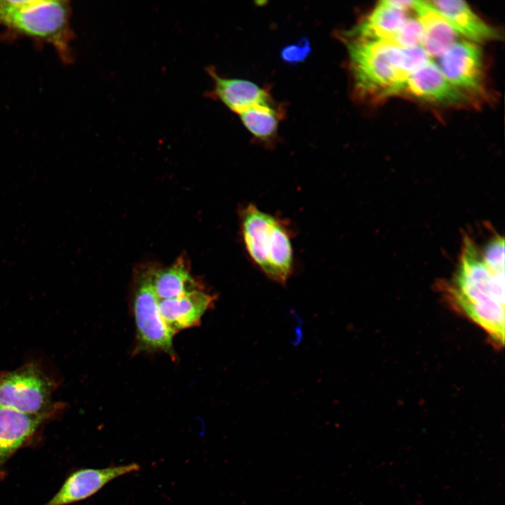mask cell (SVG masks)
<instances>
[{
    "mask_svg": "<svg viewBox=\"0 0 505 505\" xmlns=\"http://www.w3.org/2000/svg\"><path fill=\"white\" fill-rule=\"evenodd\" d=\"M355 84L358 90L389 96L405 90L409 74L403 48L387 41L356 39L348 44Z\"/></svg>",
    "mask_w": 505,
    "mask_h": 505,
    "instance_id": "277c9868",
    "label": "cell"
},
{
    "mask_svg": "<svg viewBox=\"0 0 505 505\" xmlns=\"http://www.w3.org/2000/svg\"><path fill=\"white\" fill-rule=\"evenodd\" d=\"M482 258L491 270L504 272V240L498 235L492 238L480 252Z\"/></svg>",
    "mask_w": 505,
    "mask_h": 505,
    "instance_id": "d6986e66",
    "label": "cell"
},
{
    "mask_svg": "<svg viewBox=\"0 0 505 505\" xmlns=\"http://www.w3.org/2000/svg\"><path fill=\"white\" fill-rule=\"evenodd\" d=\"M414 1H407V0H384V1H382V2L384 4H385L386 5L389 6L394 9H396V10H398V11H400L403 12H405V11L409 10L410 8H412L413 5H414Z\"/></svg>",
    "mask_w": 505,
    "mask_h": 505,
    "instance_id": "44dd1931",
    "label": "cell"
},
{
    "mask_svg": "<svg viewBox=\"0 0 505 505\" xmlns=\"http://www.w3.org/2000/svg\"><path fill=\"white\" fill-rule=\"evenodd\" d=\"M460 35L474 42L498 39L499 33L462 0L429 1Z\"/></svg>",
    "mask_w": 505,
    "mask_h": 505,
    "instance_id": "7c38bea8",
    "label": "cell"
},
{
    "mask_svg": "<svg viewBox=\"0 0 505 505\" xmlns=\"http://www.w3.org/2000/svg\"><path fill=\"white\" fill-rule=\"evenodd\" d=\"M238 217L241 240L248 257L269 279L285 286L295 265L289 223L252 203L242 206Z\"/></svg>",
    "mask_w": 505,
    "mask_h": 505,
    "instance_id": "7a4b0ae2",
    "label": "cell"
},
{
    "mask_svg": "<svg viewBox=\"0 0 505 505\" xmlns=\"http://www.w3.org/2000/svg\"><path fill=\"white\" fill-rule=\"evenodd\" d=\"M454 87L466 93H478L483 84V56L471 41H457L439 57L438 65Z\"/></svg>",
    "mask_w": 505,
    "mask_h": 505,
    "instance_id": "52a82bcc",
    "label": "cell"
},
{
    "mask_svg": "<svg viewBox=\"0 0 505 505\" xmlns=\"http://www.w3.org/2000/svg\"><path fill=\"white\" fill-rule=\"evenodd\" d=\"M150 264L152 286L159 299L177 297L205 285L194 277L185 256H180L168 267Z\"/></svg>",
    "mask_w": 505,
    "mask_h": 505,
    "instance_id": "5bb4252c",
    "label": "cell"
},
{
    "mask_svg": "<svg viewBox=\"0 0 505 505\" xmlns=\"http://www.w3.org/2000/svg\"><path fill=\"white\" fill-rule=\"evenodd\" d=\"M406 18L405 12L394 9L382 1L350 34L360 40L392 42Z\"/></svg>",
    "mask_w": 505,
    "mask_h": 505,
    "instance_id": "2e32d148",
    "label": "cell"
},
{
    "mask_svg": "<svg viewBox=\"0 0 505 505\" xmlns=\"http://www.w3.org/2000/svg\"><path fill=\"white\" fill-rule=\"evenodd\" d=\"M448 295L455 307L480 326L494 342L504 343V272L489 269L469 238L464 242Z\"/></svg>",
    "mask_w": 505,
    "mask_h": 505,
    "instance_id": "6da1fadb",
    "label": "cell"
},
{
    "mask_svg": "<svg viewBox=\"0 0 505 505\" xmlns=\"http://www.w3.org/2000/svg\"><path fill=\"white\" fill-rule=\"evenodd\" d=\"M423 38L424 29L420 22L407 18L392 42L400 48H412L422 46Z\"/></svg>",
    "mask_w": 505,
    "mask_h": 505,
    "instance_id": "ac0fdd59",
    "label": "cell"
},
{
    "mask_svg": "<svg viewBox=\"0 0 505 505\" xmlns=\"http://www.w3.org/2000/svg\"><path fill=\"white\" fill-rule=\"evenodd\" d=\"M140 469V465L133 462L127 464L95 469L83 468L72 473L60 490L46 505H69L85 500L111 481Z\"/></svg>",
    "mask_w": 505,
    "mask_h": 505,
    "instance_id": "ba28073f",
    "label": "cell"
},
{
    "mask_svg": "<svg viewBox=\"0 0 505 505\" xmlns=\"http://www.w3.org/2000/svg\"><path fill=\"white\" fill-rule=\"evenodd\" d=\"M412 9L423 27L422 47L429 57H440L459 41V33L429 1H415Z\"/></svg>",
    "mask_w": 505,
    "mask_h": 505,
    "instance_id": "9a60e30c",
    "label": "cell"
},
{
    "mask_svg": "<svg viewBox=\"0 0 505 505\" xmlns=\"http://www.w3.org/2000/svg\"><path fill=\"white\" fill-rule=\"evenodd\" d=\"M239 116L245 128L260 140H267L276 131L278 115L269 103L251 107Z\"/></svg>",
    "mask_w": 505,
    "mask_h": 505,
    "instance_id": "e0dca14e",
    "label": "cell"
},
{
    "mask_svg": "<svg viewBox=\"0 0 505 505\" xmlns=\"http://www.w3.org/2000/svg\"><path fill=\"white\" fill-rule=\"evenodd\" d=\"M217 297L204 285L177 297L159 299V311L175 336L180 331L198 326L203 315L214 307Z\"/></svg>",
    "mask_w": 505,
    "mask_h": 505,
    "instance_id": "9c48e42d",
    "label": "cell"
},
{
    "mask_svg": "<svg viewBox=\"0 0 505 505\" xmlns=\"http://www.w3.org/2000/svg\"><path fill=\"white\" fill-rule=\"evenodd\" d=\"M310 50L309 41L302 39L295 44L285 46L281 51V58L287 62L297 63L304 60Z\"/></svg>",
    "mask_w": 505,
    "mask_h": 505,
    "instance_id": "ffe728a7",
    "label": "cell"
},
{
    "mask_svg": "<svg viewBox=\"0 0 505 505\" xmlns=\"http://www.w3.org/2000/svg\"><path fill=\"white\" fill-rule=\"evenodd\" d=\"M47 416L0 406V468L32 437Z\"/></svg>",
    "mask_w": 505,
    "mask_h": 505,
    "instance_id": "8fae6325",
    "label": "cell"
},
{
    "mask_svg": "<svg viewBox=\"0 0 505 505\" xmlns=\"http://www.w3.org/2000/svg\"><path fill=\"white\" fill-rule=\"evenodd\" d=\"M404 91L444 104L459 105L467 100L466 93L451 84L431 60L408 76Z\"/></svg>",
    "mask_w": 505,
    "mask_h": 505,
    "instance_id": "30bf717a",
    "label": "cell"
},
{
    "mask_svg": "<svg viewBox=\"0 0 505 505\" xmlns=\"http://www.w3.org/2000/svg\"><path fill=\"white\" fill-rule=\"evenodd\" d=\"M207 71L214 81L213 89L208 95L217 98L230 110L239 114L255 105L269 103L267 92L255 83L244 79L222 77L212 67H208Z\"/></svg>",
    "mask_w": 505,
    "mask_h": 505,
    "instance_id": "4fadbf2b",
    "label": "cell"
},
{
    "mask_svg": "<svg viewBox=\"0 0 505 505\" xmlns=\"http://www.w3.org/2000/svg\"><path fill=\"white\" fill-rule=\"evenodd\" d=\"M53 383L34 363L0 373V406L25 414L49 415Z\"/></svg>",
    "mask_w": 505,
    "mask_h": 505,
    "instance_id": "8992f818",
    "label": "cell"
},
{
    "mask_svg": "<svg viewBox=\"0 0 505 505\" xmlns=\"http://www.w3.org/2000/svg\"><path fill=\"white\" fill-rule=\"evenodd\" d=\"M70 16L67 1L0 0V27L49 43L66 62L72 59Z\"/></svg>",
    "mask_w": 505,
    "mask_h": 505,
    "instance_id": "3957f363",
    "label": "cell"
},
{
    "mask_svg": "<svg viewBox=\"0 0 505 505\" xmlns=\"http://www.w3.org/2000/svg\"><path fill=\"white\" fill-rule=\"evenodd\" d=\"M157 297L152 283L151 264L135 270L132 288L136 344L135 353L163 352L175 360L174 335L162 319Z\"/></svg>",
    "mask_w": 505,
    "mask_h": 505,
    "instance_id": "5b68a950",
    "label": "cell"
}]
</instances>
